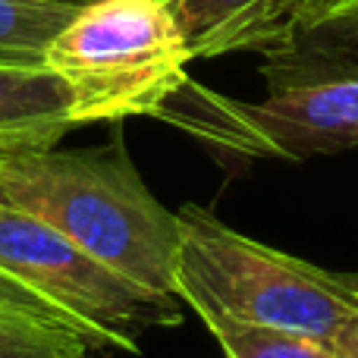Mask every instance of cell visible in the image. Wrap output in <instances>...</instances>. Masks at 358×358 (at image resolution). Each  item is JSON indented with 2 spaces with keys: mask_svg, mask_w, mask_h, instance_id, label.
<instances>
[{
  "mask_svg": "<svg viewBox=\"0 0 358 358\" xmlns=\"http://www.w3.org/2000/svg\"><path fill=\"white\" fill-rule=\"evenodd\" d=\"M10 208L44 220L101 264L176 296L179 217L138 176L123 136L82 151H29L0 161Z\"/></svg>",
  "mask_w": 358,
  "mask_h": 358,
  "instance_id": "obj_1",
  "label": "cell"
},
{
  "mask_svg": "<svg viewBox=\"0 0 358 358\" xmlns=\"http://www.w3.org/2000/svg\"><path fill=\"white\" fill-rule=\"evenodd\" d=\"M179 217L176 299L204 302L258 327L283 330L330 346L358 311L346 273L324 271L227 227L201 204H182Z\"/></svg>",
  "mask_w": 358,
  "mask_h": 358,
  "instance_id": "obj_2",
  "label": "cell"
},
{
  "mask_svg": "<svg viewBox=\"0 0 358 358\" xmlns=\"http://www.w3.org/2000/svg\"><path fill=\"white\" fill-rule=\"evenodd\" d=\"M189 60L161 0H82L44 50V69L66 85L76 129L157 117L189 82Z\"/></svg>",
  "mask_w": 358,
  "mask_h": 358,
  "instance_id": "obj_3",
  "label": "cell"
},
{
  "mask_svg": "<svg viewBox=\"0 0 358 358\" xmlns=\"http://www.w3.org/2000/svg\"><path fill=\"white\" fill-rule=\"evenodd\" d=\"M264 101H236L185 82L157 120L217 151L255 161H308L358 148V73L264 60Z\"/></svg>",
  "mask_w": 358,
  "mask_h": 358,
  "instance_id": "obj_4",
  "label": "cell"
},
{
  "mask_svg": "<svg viewBox=\"0 0 358 358\" xmlns=\"http://www.w3.org/2000/svg\"><path fill=\"white\" fill-rule=\"evenodd\" d=\"M0 271L31 286L107 346L138 352V336L179 327L176 296L157 292L101 264L44 220L0 204Z\"/></svg>",
  "mask_w": 358,
  "mask_h": 358,
  "instance_id": "obj_5",
  "label": "cell"
},
{
  "mask_svg": "<svg viewBox=\"0 0 358 358\" xmlns=\"http://www.w3.org/2000/svg\"><path fill=\"white\" fill-rule=\"evenodd\" d=\"M73 129L66 85L50 69L0 66V161L57 148Z\"/></svg>",
  "mask_w": 358,
  "mask_h": 358,
  "instance_id": "obj_6",
  "label": "cell"
},
{
  "mask_svg": "<svg viewBox=\"0 0 358 358\" xmlns=\"http://www.w3.org/2000/svg\"><path fill=\"white\" fill-rule=\"evenodd\" d=\"M179 22L192 60L261 50L267 0H161Z\"/></svg>",
  "mask_w": 358,
  "mask_h": 358,
  "instance_id": "obj_7",
  "label": "cell"
},
{
  "mask_svg": "<svg viewBox=\"0 0 358 358\" xmlns=\"http://www.w3.org/2000/svg\"><path fill=\"white\" fill-rule=\"evenodd\" d=\"M79 6L82 0H0V66L44 69L50 38Z\"/></svg>",
  "mask_w": 358,
  "mask_h": 358,
  "instance_id": "obj_8",
  "label": "cell"
},
{
  "mask_svg": "<svg viewBox=\"0 0 358 358\" xmlns=\"http://www.w3.org/2000/svg\"><path fill=\"white\" fill-rule=\"evenodd\" d=\"M189 308L210 330L223 358H340L324 343L305 340V336H296V334H283V330L258 327V324L236 321V317L223 315V311L210 308L204 302H195Z\"/></svg>",
  "mask_w": 358,
  "mask_h": 358,
  "instance_id": "obj_9",
  "label": "cell"
},
{
  "mask_svg": "<svg viewBox=\"0 0 358 358\" xmlns=\"http://www.w3.org/2000/svg\"><path fill=\"white\" fill-rule=\"evenodd\" d=\"M264 60L296 69H330L358 73V16H334L321 29L286 41L283 48L264 54Z\"/></svg>",
  "mask_w": 358,
  "mask_h": 358,
  "instance_id": "obj_10",
  "label": "cell"
},
{
  "mask_svg": "<svg viewBox=\"0 0 358 358\" xmlns=\"http://www.w3.org/2000/svg\"><path fill=\"white\" fill-rule=\"evenodd\" d=\"M85 352L79 336L0 308V358H82Z\"/></svg>",
  "mask_w": 358,
  "mask_h": 358,
  "instance_id": "obj_11",
  "label": "cell"
},
{
  "mask_svg": "<svg viewBox=\"0 0 358 358\" xmlns=\"http://www.w3.org/2000/svg\"><path fill=\"white\" fill-rule=\"evenodd\" d=\"M346 0H267L261 25V54L283 48L299 35L321 29Z\"/></svg>",
  "mask_w": 358,
  "mask_h": 358,
  "instance_id": "obj_12",
  "label": "cell"
},
{
  "mask_svg": "<svg viewBox=\"0 0 358 358\" xmlns=\"http://www.w3.org/2000/svg\"><path fill=\"white\" fill-rule=\"evenodd\" d=\"M0 308L16 311V315H25V317H35V321H44L57 330H66V334L79 336L88 349H104V343H101L98 336L88 334L82 324H76L69 315H63L54 302H48L44 296H38L31 286L19 283V280L10 277L6 271H0Z\"/></svg>",
  "mask_w": 358,
  "mask_h": 358,
  "instance_id": "obj_13",
  "label": "cell"
},
{
  "mask_svg": "<svg viewBox=\"0 0 358 358\" xmlns=\"http://www.w3.org/2000/svg\"><path fill=\"white\" fill-rule=\"evenodd\" d=\"M330 349H334L340 358H358V311L349 317L346 324H343L340 330H336Z\"/></svg>",
  "mask_w": 358,
  "mask_h": 358,
  "instance_id": "obj_14",
  "label": "cell"
},
{
  "mask_svg": "<svg viewBox=\"0 0 358 358\" xmlns=\"http://www.w3.org/2000/svg\"><path fill=\"white\" fill-rule=\"evenodd\" d=\"M334 16H358V0H346V3H343ZM334 16H330V19H334Z\"/></svg>",
  "mask_w": 358,
  "mask_h": 358,
  "instance_id": "obj_15",
  "label": "cell"
},
{
  "mask_svg": "<svg viewBox=\"0 0 358 358\" xmlns=\"http://www.w3.org/2000/svg\"><path fill=\"white\" fill-rule=\"evenodd\" d=\"M346 277H349V283H352L355 292H358V273H346Z\"/></svg>",
  "mask_w": 358,
  "mask_h": 358,
  "instance_id": "obj_16",
  "label": "cell"
},
{
  "mask_svg": "<svg viewBox=\"0 0 358 358\" xmlns=\"http://www.w3.org/2000/svg\"><path fill=\"white\" fill-rule=\"evenodd\" d=\"M0 204H6V198H3V189H0Z\"/></svg>",
  "mask_w": 358,
  "mask_h": 358,
  "instance_id": "obj_17",
  "label": "cell"
},
{
  "mask_svg": "<svg viewBox=\"0 0 358 358\" xmlns=\"http://www.w3.org/2000/svg\"><path fill=\"white\" fill-rule=\"evenodd\" d=\"M82 358H92V355H88V352H85V355H82Z\"/></svg>",
  "mask_w": 358,
  "mask_h": 358,
  "instance_id": "obj_18",
  "label": "cell"
}]
</instances>
